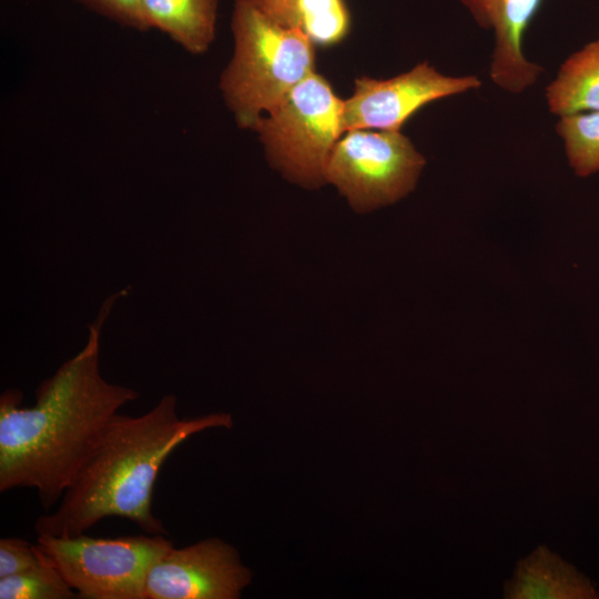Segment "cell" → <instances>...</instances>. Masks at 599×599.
<instances>
[{
    "mask_svg": "<svg viewBox=\"0 0 599 599\" xmlns=\"http://www.w3.org/2000/svg\"><path fill=\"white\" fill-rule=\"evenodd\" d=\"M125 293L103 302L88 327L85 345L39 384L33 406H22L23 395L17 388L1 394V493L35 489L43 510H52L110 419L139 398L135 389L108 382L100 370L101 329Z\"/></svg>",
    "mask_w": 599,
    "mask_h": 599,
    "instance_id": "cell-1",
    "label": "cell"
},
{
    "mask_svg": "<svg viewBox=\"0 0 599 599\" xmlns=\"http://www.w3.org/2000/svg\"><path fill=\"white\" fill-rule=\"evenodd\" d=\"M164 395L139 416L115 414L54 510L34 521L37 535L72 536L106 517H122L150 535H167L152 511L154 485L167 457L192 435L233 425L230 414L181 418Z\"/></svg>",
    "mask_w": 599,
    "mask_h": 599,
    "instance_id": "cell-2",
    "label": "cell"
},
{
    "mask_svg": "<svg viewBox=\"0 0 599 599\" xmlns=\"http://www.w3.org/2000/svg\"><path fill=\"white\" fill-rule=\"evenodd\" d=\"M234 53L222 73L220 88L240 128L254 129L314 72L313 42L298 29L282 26L254 0H234Z\"/></svg>",
    "mask_w": 599,
    "mask_h": 599,
    "instance_id": "cell-3",
    "label": "cell"
},
{
    "mask_svg": "<svg viewBox=\"0 0 599 599\" xmlns=\"http://www.w3.org/2000/svg\"><path fill=\"white\" fill-rule=\"evenodd\" d=\"M344 101L312 72L255 125L274 166L290 180L315 187L325 182L327 160L345 132Z\"/></svg>",
    "mask_w": 599,
    "mask_h": 599,
    "instance_id": "cell-4",
    "label": "cell"
},
{
    "mask_svg": "<svg viewBox=\"0 0 599 599\" xmlns=\"http://www.w3.org/2000/svg\"><path fill=\"white\" fill-rule=\"evenodd\" d=\"M164 536L37 535L35 545L78 598L145 599L151 567L174 546Z\"/></svg>",
    "mask_w": 599,
    "mask_h": 599,
    "instance_id": "cell-5",
    "label": "cell"
},
{
    "mask_svg": "<svg viewBox=\"0 0 599 599\" xmlns=\"http://www.w3.org/2000/svg\"><path fill=\"white\" fill-rule=\"evenodd\" d=\"M425 164L400 131L352 130L335 144L324 177L355 211L368 212L407 196Z\"/></svg>",
    "mask_w": 599,
    "mask_h": 599,
    "instance_id": "cell-6",
    "label": "cell"
},
{
    "mask_svg": "<svg viewBox=\"0 0 599 599\" xmlns=\"http://www.w3.org/2000/svg\"><path fill=\"white\" fill-rule=\"evenodd\" d=\"M483 81L475 74L447 75L427 61L396 77L355 80L354 94L344 101L345 132L352 130L400 131L423 106L448 97L477 90Z\"/></svg>",
    "mask_w": 599,
    "mask_h": 599,
    "instance_id": "cell-7",
    "label": "cell"
},
{
    "mask_svg": "<svg viewBox=\"0 0 599 599\" xmlns=\"http://www.w3.org/2000/svg\"><path fill=\"white\" fill-rule=\"evenodd\" d=\"M250 581L231 545L206 539L169 549L148 573L145 599H237Z\"/></svg>",
    "mask_w": 599,
    "mask_h": 599,
    "instance_id": "cell-8",
    "label": "cell"
},
{
    "mask_svg": "<svg viewBox=\"0 0 599 599\" xmlns=\"http://www.w3.org/2000/svg\"><path fill=\"white\" fill-rule=\"evenodd\" d=\"M475 22L491 31L494 48L489 63L491 82L511 94L534 87L545 69L524 52L528 27L544 0H459Z\"/></svg>",
    "mask_w": 599,
    "mask_h": 599,
    "instance_id": "cell-9",
    "label": "cell"
},
{
    "mask_svg": "<svg viewBox=\"0 0 599 599\" xmlns=\"http://www.w3.org/2000/svg\"><path fill=\"white\" fill-rule=\"evenodd\" d=\"M509 599H598V587L570 562L539 546L516 565L505 582Z\"/></svg>",
    "mask_w": 599,
    "mask_h": 599,
    "instance_id": "cell-10",
    "label": "cell"
},
{
    "mask_svg": "<svg viewBox=\"0 0 599 599\" xmlns=\"http://www.w3.org/2000/svg\"><path fill=\"white\" fill-rule=\"evenodd\" d=\"M545 98L558 118L599 112V34L565 59Z\"/></svg>",
    "mask_w": 599,
    "mask_h": 599,
    "instance_id": "cell-11",
    "label": "cell"
},
{
    "mask_svg": "<svg viewBox=\"0 0 599 599\" xmlns=\"http://www.w3.org/2000/svg\"><path fill=\"white\" fill-rule=\"evenodd\" d=\"M150 29L167 34L186 51L200 54L214 40L217 0H142Z\"/></svg>",
    "mask_w": 599,
    "mask_h": 599,
    "instance_id": "cell-12",
    "label": "cell"
},
{
    "mask_svg": "<svg viewBox=\"0 0 599 599\" xmlns=\"http://www.w3.org/2000/svg\"><path fill=\"white\" fill-rule=\"evenodd\" d=\"M271 18L301 30L313 44L332 45L348 32L344 0H254Z\"/></svg>",
    "mask_w": 599,
    "mask_h": 599,
    "instance_id": "cell-13",
    "label": "cell"
},
{
    "mask_svg": "<svg viewBox=\"0 0 599 599\" xmlns=\"http://www.w3.org/2000/svg\"><path fill=\"white\" fill-rule=\"evenodd\" d=\"M555 130L577 176L587 177L599 172V112L558 118Z\"/></svg>",
    "mask_w": 599,
    "mask_h": 599,
    "instance_id": "cell-14",
    "label": "cell"
},
{
    "mask_svg": "<svg viewBox=\"0 0 599 599\" xmlns=\"http://www.w3.org/2000/svg\"><path fill=\"white\" fill-rule=\"evenodd\" d=\"M40 555L41 561L38 565L19 573L0 578V599L78 598L77 592L58 569L41 551Z\"/></svg>",
    "mask_w": 599,
    "mask_h": 599,
    "instance_id": "cell-15",
    "label": "cell"
},
{
    "mask_svg": "<svg viewBox=\"0 0 599 599\" xmlns=\"http://www.w3.org/2000/svg\"><path fill=\"white\" fill-rule=\"evenodd\" d=\"M41 561L35 544L17 537L0 539V578L24 571Z\"/></svg>",
    "mask_w": 599,
    "mask_h": 599,
    "instance_id": "cell-16",
    "label": "cell"
},
{
    "mask_svg": "<svg viewBox=\"0 0 599 599\" xmlns=\"http://www.w3.org/2000/svg\"><path fill=\"white\" fill-rule=\"evenodd\" d=\"M91 10L121 24L140 31L150 27L145 19L142 0H75Z\"/></svg>",
    "mask_w": 599,
    "mask_h": 599,
    "instance_id": "cell-17",
    "label": "cell"
}]
</instances>
